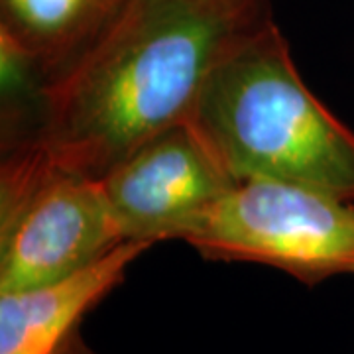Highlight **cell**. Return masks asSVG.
Returning a JSON list of instances; mask_svg holds the SVG:
<instances>
[{"label": "cell", "mask_w": 354, "mask_h": 354, "mask_svg": "<svg viewBox=\"0 0 354 354\" xmlns=\"http://www.w3.org/2000/svg\"><path fill=\"white\" fill-rule=\"evenodd\" d=\"M268 0H122L71 62L41 81L26 134L101 179L140 144L187 120L228 41Z\"/></svg>", "instance_id": "cell-1"}, {"label": "cell", "mask_w": 354, "mask_h": 354, "mask_svg": "<svg viewBox=\"0 0 354 354\" xmlns=\"http://www.w3.org/2000/svg\"><path fill=\"white\" fill-rule=\"evenodd\" d=\"M187 122L236 181L278 179L354 201V132L301 81L270 8L228 41Z\"/></svg>", "instance_id": "cell-2"}, {"label": "cell", "mask_w": 354, "mask_h": 354, "mask_svg": "<svg viewBox=\"0 0 354 354\" xmlns=\"http://www.w3.org/2000/svg\"><path fill=\"white\" fill-rule=\"evenodd\" d=\"M101 181L67 169L30 134L0 165V293L64 278L122 244Z\"/></svg>", "instance_id": "cell-3"}, {"label": "cell", "mask_w": 354, "mask_h": 354, "mask_svg": "<svg viewBox=\"0 0 354 354\" xmlns=\"http://www.w3.org/2000/svg\"><path fill=\"white\" fill-rule=\"evenodd\" d=\"M183 242L207 260L281 270L307 286L354 274V201L278 179H242Z\"/></svg>", "instance_id": "cell-4"}, {"label": "cell", "mask_w": 354, "mask_h": 354, "mask_svg": "<svg viewBox=\"0 0 354 354\" xmlns=\"http://www.w3.org/2000/svg\"><path fill=\"white\" fill-rule=\"evenodd\" d=\"M122 241H181L236 179L187 120L140 144L99 179Z\"/></svg>", "instance_id": "cell-5"}, {"label": "cell", "mask_w": 354, "mask_h": 354, "mask_svg": "<svg viewBox=\"0 0 354 354\" xmlns=\"http://www.w3.org/2000/svg\"><path fill=\"white\" fill-rule=\"evenodd\" d=\"M150 244L122 242L93 264L34 288L0 293V354H62L88 309L124 279Z\"/></svg>", "instance_id": "cell-6"}, {"label": "cell", "mask_w": 354, "mask_h": 354, "mask_svg": "<svg viewBox=\"0 0 354 354\" xmlns=\"http://www.w3.org/2000/svg\"><path fill=\"white\" fill-rule=\"evenodd\" d=\"M122 0H0L2 59L38 87L106 24Z\"/></svg>", "instance_id": "cell-7"}, {"label": "cell", "mask_w": 354, "mask_h": 354, "mask_svg": "<svg viewBox=\"0 0 354 354\" xmlns=\"http://www.w3.org/2000/svg\"><path fill=\"white\" fill-rule=\"evenodd\" d=\"M62 354H95L91 348H88L87 344L83 342V339H81V335H77L73 341L69 342L67 346L64 348V353Z\"/></svg>", "instance_id": "cell-8"}]
</instances>
